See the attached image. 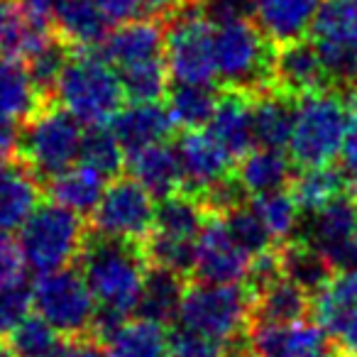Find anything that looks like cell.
<instances>
[{
  "mask_svg": "<svg viewBox=\"0 0 357 357\" xmlns=\"http://www.w3.org/2000/svg\"><path fill=\"white\" fill-rule=\"evenodd\" d=\"M89 233L79 213L59 204H42L20 228V252L37 274L69 267L79 259Z\"/></svg>",
  "mask_w": 357,
  "mask_h": 357,
  "instance_id": "cell-6",
  "label": "cell"
},
{
  "mask_svg": "<svg viewBox=\"0 0 357 357\" xmlns=\"http://www.w3.org/2000/svg\"><path fill=\"white\" fill-rule=\"evenodd\" d=\"M79 162L98 172L100 176L113 178L125 167V149L113 135V130H105V125H96L81 137Z\"/></svg>",
  "mask_w": 357,
  "mask_h": 357,
  "instance_id": "cell-37",
  "label": "cell"
},
{
  "mask_svg": "<svg viewBox=\"0 0 357 357\" xmlns=\"http://www.w3.org/2000/svg\"><path fill=\"white\" fill-rule=\"evenodd\" d=\"M340 154H342V169H357V113L350 118V128H347Z\"/></svg>",
  "mask_w": 357,
  "mask_h": 357,
  "instance_id": "cell-51",
  "label": "cell"
},
{
  "mask_svg": "<svg viewBox=\"0 0 357 357\" xmlns=\"http://www.w3.org/2000/svg\"><path fill=\"white\" fill-rule=\"evenodd\" d=\"M316 323L345 355H357V269H342L313 294Z\"/></svg>",
  "mask_w": 357,
  "mask_h": 357,
  "instance_id": "cell-13",
  "label": "cell"
},
{
  "mask_svg": "<svg viewBox=\"0 0 357 357\" xmlns=\"http://www.w3.org/2000/svg\"><path fill=\"white\" fill-rule=\"evenodd\" d=\"M40 357H103L89 335L84 337H61L59 345Z\"/></svg>",
  "mask_w": 357,
  "mask_h": 357,
  "instance_id": "cell-47",
  "label": "cell"
},
{
  "mask_svg": "<svg viewBox=\"0 0 357 357\" xmlns=\"http://www.w3.org/2000/svg\"><path fill=\"white\" fill-rule=\"evenodd\" d=\"M211 132L220 144L240 159L255 147L252 132V98L240 91H228L218 96L213 118H211Z\"/></svg>",
  "mask_w": 357,
  "mask_h": 357,
  "instance_id": "cell-23",
  "label": "cell"
},
{
  "mask_svg": "<svg viewBox=\"0 0 357 357\" xmlns=\"http://www.w3.org/2000/svg\"><path fill=\"white\" fill-rule=\"evenodd\" d=\"M181 174H184V186L189 194L201 196L208 186L225 178L233 167V154L215 139V135L206 130H186L176 144Z\"/></svg>",
  "mask_w": 357,
  "mask_h": 357,
  "instance_id": "cell-14",
  "label": "cell"
},
{
  "mask_svg": "<svg viewBox=\"0 0 357 357\" xmlns=\"http://www.w3.org/2000/svg\"><path fill=\"white\" fill-rule=\"evenodd\" d=\"M196 6L213 27L255 17V0H196Z\"/></svg>",
  "mask_w": 357,
  "mask_h": 357,
  "instance_id": "cell-45",
  "label": "cell"
},
{
  "mask_svg": "<svg viewBox=\"0 0 357 357\" xmlns=\"http://www.w3.org/2000/svg\"><path fill=\"white\" fill-rule=\"evenodd\" d=\"M15 13H17V6H13V3H8V0H0V45H3V40H6L8 27H10Z\"/></svg>",
  "mask_w": 357,
  "mask_h": 357,
  "instance_id": "cell-52",
  "label": "cell"
},
{
  "mask_svg": "<svg viewBox=\"0 0 357 357\" xmlns=\"http://www.w3.org/2000/svg\"><path fill=\"white\" fill-rule=\"evenodd\" d=\"M235 178L250 196L287 189V184L294 178V162L282 149L252 147L240 157Z\"/></svg>",
  "mask_w": 357,
  "mask_h": 357,
  "instance_id": "cell-28",
  "label": "cell"
},
{
  "mask_svg": "<svg viewBox=\"0 0 357 357\" xmlns=\"http://www.w3.org/2000/svg\"><path fill=\"white\" fill-rule=\"evenodd\" d=\"M208 220V211L204 208L199 196L194 194H172L159 199L154 208V235L181 240V243H196L201 228Z\"/></svg>",
  "mask_w": 357,
  "mask_h": 357,
  "instance_id": "cell-31",
  "label": "cell"
},
{
  "mask_svg": "<svg viewBox=\"0 0 357 357\" xmlns=\"http://www.w3.org/2000/svg\"><path fill=\"white\" fill-rule=\"evenodd\" d=\"M108 22L96 0H61L52 20V30L71 50H91L103 45L108 37Z\"/></svg>",
  "mask_w": 357,
  "mask_h": 357,
  "instance_id": "cell-27",
  "label": "cell"
},
{
  "mask_svg": "<svg viewBox=\"0 0 357 357\" xmlns=\"http://www.w3.org/2000/svg\"><path fill=\"white\" fill-rule=\"evenodd\" d=\"M120 84H123L125 98L132 103H154L162 100L169 91V71L164 59L147 61V64L128 66V69L118 71Z\"/></svg>",
  "mask_w": 357,
  "mask_h": 357,
  "instance_id": "cell-38",
  "label": "cell"
},
{
  "mask_svg": "<svg viewBox=\"0 0 357 357\" xmlns=\"http://www.w3.org/2000/svg\"><path fill=\"white\" fill-rule=\"evenodd\" d=\"M252 296V323H296L311 311V298L301 287L282 277L250 291Z\"/></svg>",
  "mask_w": 357,
  "mask_h": 357,
  "instance_id": "cell-29",
  "label": "cell"
},
{
  "mask_svg": "<svg viewBox=\"0 0 357 357\" xmlns=\"http://www.w3.org/2000/svg\"><path fill=\"white\" fill-rule=\"evenodd\" d=\"M252 255L230 235L223 215H211L194 245V274L199 282L245 284Z\"/></svg>",
  "mask_w": 357,
  "mask_h": 357,
  "instance_id": "cell-12",
  "label": "cell"
},
{
  "mask_svg": "<svg viewBox=\"0 0 357 357\" xmlns=\"http://www.w3.org/2000/svg\"><path fill=\"white\" fill-rule=\"evenodd\" d=\"M22 264L25 259L20 252V243L13 240L10 233H0V284L20 277Z\"/></svg>",
  "mask_w": 357,
  "mask_h": 357,
  "instance_id": "cell-46",
  "label": "cell"
},
{
  "mask_svg": "<svg viewBox=\"0 0 357 357\" xmlns=\"http://www.w3.org/2000/svg\"><path fill=\"white\" fill-rule=\"evenodd\" d=\"M32 306H35L32 284H27L22 277L8 279L0 284V337L3 340L30 316Z\"/></svg>",
  "mask_w": 357,
  "mask_h": 357,
  "instance_id": "cell-41",
  "label": "cell"
},
{
  "mask_svg": "<svg viewBox=\"0 0 357 357\" xmlns=\"http://www.w3.org/2000/svg\"><path fill=\"white\" fill-rule=\"evenodd\" d=\"M17 6H20V10L25 13V15L35 17V20H40V22H47V25H52V20H54V13L59 10V6H61V0H20Z\"/></svg>",
  "mask_w": 357,
  "mask_h": 357,
  "instance_id": "cell-49",
  "label": "cell"
},
{
  "mask_svg": "<svg viewBox=\"0 0 357 357\" xmlns=\"http://www.w3.org/2000/svg\"><path fill=\"white\" fill-rule=\"evenodd\" d=\"M194 245L196 243H181V240L162 238V235L149 233L142 250L147 255L149 264L174 269V272L189 277V272H194Z\"/></svg>",
  "mask_w": 357,
  "mask_h": 357,
  "instance_id": "cell-43",
  "label": "cell"
},
{
  "mask_svg": "<svg viewBox=\"0 0 357 357\" xmlns=\"http://www.w3.org/2000/svg\"><path fill=\"white\" fill-rule=\"evenodd\" d=\"M250 98H252L255 147L284 149L289 144V137H291L296 98L274 89V86L250 96Z\"/></svg>",
  "mask_w": 357,
  "mask_h": 357,
  "instance_id": "cell-25",
  "label": "cell"
},
{
  "mask_svg": "<svg viewBox=\"0 0 357 357\" xmlns=\"http://www.w3.org/2000/svg\"><path fill=\"white\" fill-rule=\"evenodd\" d=\"M125 167H128L130 176L139 186H144L154 199L172 196L184 186V174H181L178 154L167 142L147 144V147L128 152Z\"/></svg>",
  "mask_w": 357,
  "mask_h": 357,
  "instance_id": "cell-20",
  "label": "cell"
},
{
  "mask_svg": "<svg viewBox=\"0 0 357 357\" xmlns=\"http://www.w3.org/2000/svg\"><path fill=\"white\" fill-rule=\"evenodd\" d=\"M321 0H255V25L274 47L303 40L311 32Z\"/></svg>",
  "mask_w": 357,
  "mask_h": 357,
  "instance_id": "cell-21",
  "label": "cell"
},
{
  "mask_svg": "<svg viewBox=\"0 0 357 357\" xmlns=\"http://www.w3.org/2000/svg\"><path fill=\"white\" fill-rule=\"evenodd\" d=\"M84 130L81 123L61 105L47 100L30 120L22 123L17 157L37 178H52L79 159Z\"/></svg>",
  "mask_w": 357,
  "mask_h": 357,
  "instance_id": "cell-7",
  "label": "cell"
},
{
  "mask_svg": "<svg viewBox=\"0 0 357 357\" xmlns=\"http://www.w3.org/2000/svg\"><path fill=\"white\" fill-rule=\"evenodd\" d=\"M352 110H355V113H357V86H355V89H352Z\"/></svg>",
  "mask_w": 357,
  "mask_h": 357,
  "instance_id": "cell-55",
  "label": "cell"
},
{
  "mask_svg": "<svg viewBox=\"0 0 357 357\" xmlns=\"http://www.w3.org/2000/svg\"><path fill=\"white\" fill-rule=\"evenodd\" d=\"M17 144H20V132L15 130V123L0 120V164L17 157Z\"/></svg>",
  "mask_w": 357,
  "mask_h": 357,
  "instance_id": "cell-50",
  "label": "cell"
},
{
  "mask_svg": "<svg viewBox=\"0 0 357 357\" xmlns=\"http://www.w3.org/2000/svg\"><path fill=\"white\" fill-rule=\"evenodd\" d=\"M96 6L110 22H128L142 15L144 0H96Z\"/></svg>",
  "mask_w": 357,
  "mask_h": 357,
  "instance_id": "cell-48",
  "label": "cell"
},
{
  "mask_svg": "<svg viewBox=\"0 0 357 357\" xmlns=\"http://www.w3.org/2000/svg\"><path fill=\"white\" fill-rule=\"evenodd\" d=\"M103 357H169V333L147 318L123 321L108 340Z\"/></svg>",
  "mask_w": 357,
  "mask_h": 357,
  "instance_id": "cell-33",
  "label": "cell"
},
{
  "mask_svg": "<svg viewBox=\"0 0 357 357\" xmlns=\"http://www.w3.org/2000/svg\"><path fill=\"white\" fill-rule=\"evenodd\" d=\"M335 267L337 269H357V233H355V238L347 243V248L342 250Z\"/></svg>",
  "mask_w": 357,
  "mask_h": 357,
  "instance_id": "cell-53",
  "label": "cell"
},
{
  "mask_svg": "<svg viewBox=\"0 0 357 357\" xmlns=\"http://www.w3.org/2000/svg\"><path fill=\"white\" fill-rule=\"evenodd\" d=\"M223 220H225V225H228L230 235H233L252 257L272 250V245H274L272 238H269L262 220L257 218V213L252 211V206H248V204L238 206V208H233L230 213H225Z\"/></svg>",
  "mask_w": 357,
  "mask_h": 357,
  "instance_id": "cell-42",
  "label": "cell"
},
{
  "mask_svg": "<svg viewBox=\"0 0 357 357\" xmlns=\"http://www.w3.org/2000/svg\"><path fill=\"white\" fill-rule=\"evenodd\" d=\"M326 333L316 321L252 323L248 331V350L257 357H303L326 342Z\"/></svg>",
  "mask_w": 357,
  "mask_h": 357,
  "instance_id": "cell-18",
  "label": "cell"
},
{
  "mask_svg": "<svg viewBox=\"0 0 357 357\" xmlns=\"http://www.w3.org/2000/svg\"><path fill=\"white\" fill-rule=\"evenodd\" d=\"M298 230L301 233L296 238L318 248L335 267L342 250L357 233V199H352L350 194H340L323 208L308 213L306 223H301Z\"/></svg>",
  "mask_w": 357,
  "mask_h": 357,
  "instance_id": "cell-16",
  "label": "cell"
},
{
  "mask_svg": "<svg viewBox=\"0 0 357 357\" xmlns=\"http://www.w3.org/2000/svg\"><path fill=\"white\" fill-rule=\"evenodd\" d=\"M45 103L25 61L0 54V120L25 123Z\"/></svg>",
  "mask_w": 357,
  "mask_h": 357,
  "instance_id": "cell-26",
  "label": "cell"
},
{
  "mask_svg": "<svg viewBox=\"0 0 357 357\" xmlns=\"http://www.w3.org/2000/svg\"><path fill=\"white\" fill-rule=\"evenodd\" d=\"M215 79L228 91L255 96L272 89V42L252 20L220 25L213 32Z\"/></svg>",
  "mask_w": 357,
  "mask_h": 357,
  "instance_id": "cell-5",
  "label": "cell"
},
{
  "mask_svg": "<svg viewBox=\"0 0 357 357\" xmlns=\"http://www.w3.org/2000/svg\"><path fill=\"white\" fill-rule=\"evenodd\" d=\"M230 347L199 331L181 326L169 331V357H225Z\"/></svg>",
  "mask_w": 357,
  "mask_h": 357,
  "instance_id": "cell-44",
  "label": "cell"
},
{
  "mask_svg": "<svg viewBox=\"0 0 357 357\" xmlns=\"http://www.w3.org/2000/svg\"><path fill=\"white\" fill-rule=\"evenodd\" d=\"M272 84L274 89L284 91L291 98H301V96H308L313 91L333 86L316 45L306 40L277 47L272 66Z\"/></svg>",
  "mask_w": 357,
  "mask_h": 357,
  "instance_id": "cell-15",
  "label": "cell"
},
{
  "mask_svg": "<svg viewBox=\"0 0 357 357\" xmlns=\"http://www.w3.org/2000/svg\"><path fill=\"white\" fill-rule=\"evenodd\" d=\"M79 262L98 308H108L120 316L135 313L149 267L142 245L91 233Z\"/></svg>",
  "mask_w": 357,
  "mask_h": 357,
  "instance_id": "cell-1",
  "label": "cell"
},
{
  "mask_svg": "<svg viewBox=\"0 0 357 357\" xmlns=\"http://www.w3.org/2000/svg\"><path fill=\"white\" fill-rule=\"evenodd\" d=\"M174 120L169 115L167 105L159 100L154 103H132L120 108L113 118V135L123 144L125 152L147 147V144L167 142L169 135L174 132Z\"/></svg>",
  "mask_w": 357,
  "mask_h": 357,
  "instance_id": "cell-22",
  "label": "cell"
},
{
  "mask_svg": "<svg viewBox=\"0 0 357 357\" xmlns=\"http://www.w3.org/2000/svg\"><path fill=\"white\" fill-rule=\"evenodd\" d=\"M279 269L287 279H291L296 287H301L303 291L311 294L321 291L328 282L333 279V262L321 252L318 248H313L311 243L301 238H294L289 243L279 245Z\"/></svg>",
  "mask_w": 357,
  "mask_h": 357,
  "instance_id": "cell-30",
  "label": "cell"
},
{
  "mask_svg": "<svg viewBox=\"0 0 357 357\" xmlns=\"http://www.w3.org/2000/svg\"><path fill=\"white\" fill-rule=\"evenodd\" d=\"M105 181L108 178L100 176L98 172L84 167H69L64 172H59L56 176H52L47 181V194L52 196V201L64 208L84 215H91L98 206L100 196L105 191Z\"/></svg>",
  "mask_w": 357,
  "mask_h": 357,
  "instance_id": "cell-32",
  "label": "cell"
},
{
  "mask_svg": "<svg viewBox=\"0 0 357 357\" xmlns=\"http://www.w3.org/2000/svg\"><path fill=\"white\" fill-rule=\"evenodd\" d=\"M186 287H189L186 274L152 264V267H147V274H144L142 291H139L135 313L139 318L159 323V326H169V323L178 318V308L184 301Z\"/></svg>",
  "mask_w": 357,
  "mask_h": 357,
  "instance_id": "cell-24",
  "label": "cell"
},
{
  "mask_svg": "<svg viewBox=\"0 0 357 357\" xmlns=\"http://www.w3.org/2000/svg\"><path fill=\"white\" fill-rule=\"evenodd\" d=\"M103 56L118 71L164 59V25L154 17L120 22L103 40Z\"/></svg>",
  "mask_w": 357,
  "mask_h": 357,
  "instance_id": "cell-17",
  "label": "cell"
},
{
  "mask_svg": "<svg viewBox=\"0 0 357 357\" xmlns=\"http://www.w3.org/2000/svg\"><path fill=\"white\" fill-rule=\"evenodd\" d=\"M291 194L296 199L301 213H313L345 194V176L342 169L326 164V167H306L291 178Z\"/></svg>",
  "mask_w": 357,
  "mask_h": 357,
  "instance_id": "cell-35",
  "label": "cell"
},
{
  "mask_svg": "<svg viewBox=\"0 0 357 357\" xmlns=\"http://www.w3.org/2000/svg\"><path fill=\"white\" fill-rule=\"evenodd\" d=\"M69 56H71V47L54 35L40 52H35V54L25 61L32 81H35V86L40 89V93L45 96V98L54 93V86H56V81H59V74L66 61H69Z\"/></svg>",
  "mask_w": 357,
  "mask_h": 357,
  "instance_id": "cell-40",
  "label": "cell"
},
{
  "mask_svg": "<svg viewBox=\"0 0 357 357\" xmlns=\"http://www.w3.org/2000/svg\"><path fill=\"white\" fill-rule=\"evenodd\" d=\"M32 301H35L37 316L45 318L59 335L91 337V323L98 303L81 269L61 267L37 274L32 284Z\"/></svg>",
  "mask_w": 357,
  "mask_h": 357,
  "instance_id": "cell-9",
  "label": "cell"
},
{
  "mask_svg": "<svg viewBox=\"0 0 357 357\" xmlns=\"http://www.w3.org/2000/svg\"><path fill=\"white\" fill-rule=\"evenodd\" d=\"M311 42L337 89L357 86V0H323L311 25Z\"/></svg>",
  "mask_w": 357,
  "mask_h": 357,
  "instance_id": "cell-10",
  "label": "cell"
},
{
  "mask_svg": "<svg viewBox=\"0 0 357 357\" xmlns=\"http://www.w3.org/2000/svg\"><path fill=\"white\" fill-rule=\"evenodd\" d=\"M40 199V181L20 157L0 164V233L20 230Z\"/></svg>",
  "mask_w": 357,
  "mask_h": 357,
  "instance_id": "cell-19",
  "label": "cell"
},
{
  "mask_svg": "<svg viewBox=\"0 0 357 357\" xmlns=\"http://www.w3.org/2000/svg\"><path fill=\"white\" fill-rule=\"evenodd\" d=\"M164 25V64L172 81L181 84H213L215 27L201 15L196 0H186Z\"/></svg>",
  "mask_w": 357,
  "mask_h": 357,
  "instance_id": "cell-8",
  "label": "cell"
},
{
  "mask_svg": "<svg viewBox=\"0 0 357 357\" xmlns=\"http://www.w3.org/2000/svg\"><path fill=\"white\" fill-rule=\"evenodd\" d=\"M178 323L199 331L225 347H245L252 326V296L243 284L199 282L186 287Z\"/></svg>",
  "mask_w": 357,
  "mask_h": 357,
  "instance_id": "cell-4",
  "label": "cell"
},
{
  "mask_svg": "<svg viewBox=\"0 0 357 357\" xmlns=\"http://www.w3.org/2000/svg\"><path fill=\"white\" fill-rule=\"evenodd\" d=\"M345 89L328 86L296 98L289 157L298 169L326 167L340 154L350 128L352 100Z\"/></svg>",
  "mask_w": 357,
  "mask_h": 357,
  "instance_id": "cell-2",
  "label": "cell"
},
{
  "mask_svg": "<svg viewBox=\"0 0 357 357\" xmlns=\"http://www.w3.org/2000/svg\"><path fill=\"white\" fill-rule=\"evenodd\" d=\"M303 357H345V352L340 350L337 345H331V347H318V350H313V352H308V355H303Z\"/></svg>",
  "mask_w": 357,
  "mask_h": 357,
  "instance_id": "cell-54",
  "label": "cell"
},
{
  "mask_svg": "<svg viewBox=\"0 0 357 357\" xmlns=\"http://www.w3.org/2000/svg\"><path fill=\"white\" fill-rule=\"evenodd\" d=\"M355 357H357V355H355Z\"/></svg>",
  "mask_w": 357,
  "mask_h": 357,
  "instance_id": "cell-57",
  "label": "cell"
},
{
  "mask_svg": "<svg viewBox=\"0 0 357 357\" xmlns=\"http://www.w3.org/2000/svg\"><path fill=\"white\" fill-rule=\"evenodd\" d=\"M54 98L66 108L81 125H108L123 108L125 91L118 71L105 56L91 50L71 52L69 61L54 86Z\"/></svg>",
  "mask_w": 357,
  "mask_h": 357,
  "instance_id": "cell-3",
  "label": "cell"
},
{
  "mask_svg": "<svg viewBox=\"0 0 357 357\" xmlns=\"http://www.w3.org/2000/svg\"><path fill=\"white\" fill-rule=\"evenodd\" d=\"M154 196L132 176L113 178L91 213L93 233L123 243L144 245L154 228Z\"/></svg>",
  "mask_w": 357,
  "mask_h": 357,
  "instance_id": "cell-11",
  "label": "cell"
},
{
  "mask_svg": "<svg viewBox=\"0 0 357 357\" xmlns=\"http://www.w3.org/2000/svg\"><path fill=\"white\" fill-rule=\"evenodd\" d=\"M218 89L213 84H181L174 81L167 91V110L174 125L184 130L204 128L213 118L218 103Z\"/></svg>",
  "mask_w": 357,
  "mask_h": 357,
  "instance_id": "cell-34",
  "label": "cell"
},
{
  "mask_svg": "<svg viewBox=\"0 0 357 357\" xmlns=\"http://www.w3.org/2000/svg\"><path fill=\"white\" fill-rule=\"evenodd\" d=\"M250 206H252L257 218L267 228L274 245H284L298 235V228H301V208H298L291 191L279 189V191H269V194H259L255 196V201Z\"/></svg>",
  "mask_w": 357,
  "mask_h": 357,
  "instance_id": "cell-36",
  "label": "cell"
},
{
  "mask_svg": "<svg viewBox=\"0 0 357 357\" xmlns=\"http://www.w3.org/2000/svg\"><path fill=\"white\" fill-rule=\"evenodd\" d=\"M61 337L42 316H27L6 340L15 357H40L59 345Z\"/></svg>",
  "mask_w": 357,
  "mask_h": 357,
  "instance_id": "cell-39",
  "label": "cell"
},
{
  "mask_svg": "<svg viewBox=\"0 0 357 357\" xmlns=\"http://www.w3.org/2000/svg\"><path fill=\"white\" fill-rule=\"evenodd\" d=\"M0 357H15V355L10 350H0Z\"/></svg>",
  "mask_w": 357,
  "mask_h": 357,
  "instance_id": "cell-56",
  "label": "cell"
}]
</instances>
